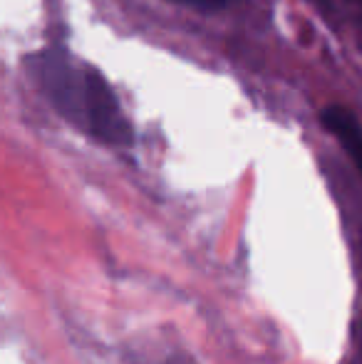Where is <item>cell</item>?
<instances>
[{"mask_svg":"<svg viewBox=\"0 0 362 364\" xmlns=\"http://www.w3.org/2000/svg\"><path fill=\"white\" fill-rule=\"evenodd\" d=\"M33 75L50 105L92 139L110 146H129L134 141L129 119L105 75L75 60L70 50L50 48L38 53L33 58Z\"/></svg>","mask_w":362,"mask_h":364,"instance_id":"cell-1","label":"cell"},{"mask_svg":"<svg viewBox=\"0 0 362 364\" xmlns=\"http://www.w3.org/2000/svg\"><path fill=\"white\" fill-rule=\"evenodd\" d=\"M320 122L323 127L340 141L353 164L362 173V124L360 119L343 105H330L320 112Z\"/></svg>","mask_w":362,"mask_h":364,"instance_id":"cell-2","label":"cell"},{"mask_svg":"<svg viewBox=\"0 0 362 364\" xmlns=\"http://www.w3.org/2000/svg\"><path fill=\"white\" fill-rule=\"evenodd\" d=\"M171 3L186 5V8H193V10H201V13H216V10L228 8V5L236 3V0H171Z\"/></svg>","mask_w":362,"mask_h":364,"instance_id":"cell-3","label":"cell"},{"mask_svg":"<svg viewBox=\"0 0 362 364\" xmlns=\"http://www.w3.org/2000/svg\"><path fill=\"white\" fill-rule=\"evenodd\" d=\"M166 364H198V362H193V357L188 355H171Z\"/></svg>","mask_w":362,"mask_h":364,"instance_id":"cell-4","label":"cell"}]
</instances>
